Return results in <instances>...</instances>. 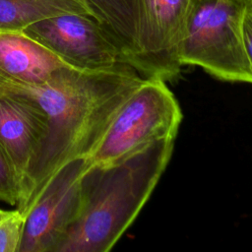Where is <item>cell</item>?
Masks as SVG:
<instances>
[{"label": "cell", "mask_w": 252, "mask_h": 252, "mask_svg": "<svg viewBox=\"0 0 252 252\" xmlns=\"http://www.w3.org/2000/svg\"><path fill=\"white\" fill-rule=\"evenodd\" d=\"M246 0H191L179 58L223 81L252 84L244 49L242 20Z\"/></svg>", "instance_id": "obj_3"}, {"label": "cell", "mask_w": 252, "mask_h": 252, "mask_svg": "<svg viewBox=\"0 0 252 252\" xmlns=\"http://www.w3.org/2000/svg\"><path fill=\"white\" fill-rule=\"evenodd\" d=\"M90 14L112 37L129 64L135 41L132 0H83Z\"/></svg>", "instance_id": "obj_11"}, {"label": "cell", "mask_w": 252, "mask_h": 252, "mask_svg": "<svg viewBox=\"0 0 252 252\" xmlns=\"http://www.w3.org/2000/svg\"><path fill=\"white\" fill-rule=\"evenodd\" d=\"M46 126L47 116L33 98L21 94H0V144L19 178L21 198L29 167Z\"/></svg>", "instance_id": "obj_8"}, {"label": "cell", "mask_w": 252, "mask_h": 252, "mask_svg": "<svg viewBox=\"0 0 252 252\" xmlns=\"http://www.w3.org/2000/svg\"><path fill=\"white\" fill-rule=\"evenodd\" d=\"M246 1H249V0H246Z\"/></svg>", "instance_id": "obj_15"}, {"label": "cell", "mask_w": 252, "mask_h": 252, "mask_svg": "<svg viewBox=\"0 0 252 252\" xmlns=\"http://www.w3.org/2000/svg\"><path fill=\"white\" fill-rule=\"evenodd\" d=\"M242 38L244 49L252 70V0L246 4L242 20Z\"/></svg>", "instance_id": "obj_14"}, {"label": "cell", "mask_w": 252, "mask_h": 252, "mask_svg": "<svg viewBox=\"0 0 252 252\" xmlns=\"http://www.w3.org/2000/svg\"><path fill=\"white\" fill-rule=\"evenodd\" d=\"M174 140H158L111 164H92L83 177L79 215L56 252L109 251L149 200Z\"/></svg>", "instance_id": "obj_2"}, {"label": "cell", "mask_w": 252, "mask_h": 252, "mask_svg": "<svg viewBox=\"0 0 252 252\" xmlns=\"http://www.w3.org/2000/svg\"><path fill=\"white\" fill-rule=\"evenodd\" d=\"M21 199V185L15 168L0 144V201L18 206Z\"/></svg>", "instance_id": "obj_13"}, {"label": "cell", "mask_w": 252, "mask_h": 252, "mask_svg": "<svg viewBox=\"0 0 252 252\" xmlns=\"http://www.w3.org/2000/svg\"><path fill=\"white\" fill-rule=\"evenodd\" d=\"M23 32L78 70L103 71L126 63L112 37L88 14L64 13L44 18Z\"/></svg>", "instance_id": "obj_6"}, {"label": "cell", "mask_w": 252, "mask_h": 252, "mask_svg": "<svg viewBox=\"0 0 252 252\" xmlns=\"http://www.w3.org/2000/svg\"><path fill=\"white\" fill-rule=\"evenodd\" d=\"M191 0H132L135 41L129 64L144 78H175Z\"/></svg>", "instance_id": "obj_5"}, {"label": "cell", "mask_w": 252, "mask_h": 252, "mask_svg": "<svg viewBox=\"0 0 252 252\" xmlns=\"http://www.w3.org/2000/svg\"><path fill=\"white\" fill-rule=\"evenodd\" d=\"M66 65L23 32L0 30V93L45 83Z\"/></svg>", "instance_id": "obj_9"}, {"label": "cell", "mask_w": 252, "mask_h": 252, "mask_svg": "<svg viewBox=\"0 0 252 252\" xmlns=\"http://www.w3.org/2000/svg\"><path fill=\"white\" fill-rule=\"evenodd\" d=\"M64 13L91 15L83 0H0V30L23 32L39 20Z\"/></svg>", "instance_id": "obj_10"}, {"label": "cell", "mask_w": 252, "mask_h": 252, "mask_svg": "<svg viewBox=\"0 0 252 252\" xmlns=\"http://www.w3.org/2000/svg\"><path fill=\"white\" fill-rule=\"evenodd\" d=\"M89 158L67 163L50 179L26 218L19 252H56L77 219Z\"/></svg>", "instance_id": "obj_7"}, {"label": "cell", "mask_w": 252, "mask_h": 252, "mask_svg": "<svg viewBox=\"0 0 252 252\" xmlns=\"http://www.w3.org/2000/svg\"><path fill=\"white\" fill-rule=\"evenodd\" d=\"M144 79L128 63L103 71L63 66L41 85L0 93L28 95L47 116L44 137L29 167L17 206L26 218L58 170L73 160L91 157L121 104Z\"/></svg>", "instance_id": "obj_1"}, {"label": "cell", "mask_w": 252, "mask_h": 252, "mask_svg": "<svg viewBox=\"0 0 252 252\" xmlns=\"http://www.w3.org/2000/svg\"><path fill=\"white\" fill-rule=\"evenodd\" d=\"M26 222L18 209H0V252H19Z\"/></svg>", "instance_id": "obj_12"}, {"label": "cell", "mask_w": 252, "mask_h": 252, "mask_svg": "<svg viewBox=\"0 0 252 252\" xmlns=\"http://www.w3.org/2000/svg\"><path fill=\"white\" fill-rule=\"evenodd\" d=\"M181 119L180 106L165 81L145 78L121 104L89 158L93 165H107L158 140L176 138Z\"/></svg>", "instance_id": "obj_4"}]
</instances>
